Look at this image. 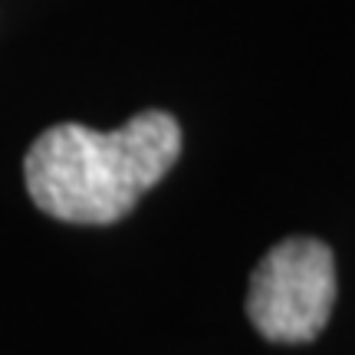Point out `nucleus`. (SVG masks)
<instances>
[{
    "label": "nucleus",
    "mask_w": 355,
    "mask_h": 355,
    "mask_svg": "<svg viewBox=\"0 0 355 355\" xmlns=\"http://www.w3.org/2000/svg\"><path fill=\"white\" fill-rule=\"evenodd\" d=\"M181 155L168 112H139L115 132L53 125L24 162L26 191L43 214L66 224H115L152 191Z\"/></svg>",
    "instance_id": "obj_1"
},
{
    "label": "nucleus",
    "mask_w": 355,
    "mask_h": 355,
    "mask_svg": "<svg viewBox=\"0 0 355 355\" xmlns=\"http://www.w3.org/2000/svg\"><path fill=\"white\" fill-rule=\"evenodd\" d=\"M336 303V260L316 237H290L257 263L247 316L270 343H309Z\"/></svg>",
    "instance_id": "obj_2"
}]
</instances>
